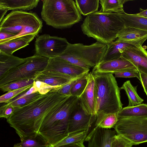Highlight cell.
Wrapping results in <instances>:
<instances>
[{"instance_id":"12","label":"cell","mask_w":147,"mask_h":147,"mask_svg":"<svg viewBox=\"0 0 147 147\" xmlns=\"http://www.w3.org/2000/svg\"><path fill=\"white\" fill-rule=\"evenodd\" d=\"M89 70L74 65L59 57H54L49 59L44 70L59 72L74 78L88 73Z\"/></svg>"},{"instance_id":"18","label":"cell","mask_w":147,"mask_h":147,"mask_svg":"<svg viewBox=\"0 0 147 147\" xmlns=\"http://www.w3.org/2000/svg\"><path fill=\"white\" fill-rule=\"evenodd\" d=\"M73 79L74 78L59 72L44 70L39 73L34 80V81H39L58 88L67 84Z\"/></svg>"},{"instance_id":"9","label":"cell","mask_w":147,"mask_h":147,"mask_svg":"<svg viewBox=\"0 0 147 147\" xmlns=\"http://www.w3.org/2000/svg\"><path fill=\"white\" fill-rule=\"evenodd\" d=\"M114 128L117 134L130 141L133 145L147 142V117L120 118Z\"/></svg>"},{"instance_id":"34","label":"cell","mask_w":147,"mask_h":147,"mask_svg":"<svg viewBox=\"0 0 147 147\" xmlns=\"http://www.w3.org/2000/svg\"><path fill=\"white\" fill-rule=\"evenodd\" d=\"M33 85H30L24 88L10 91L1 95L0 97V102L7 103L10 100L17 96L18 95L30 89Z\"/></svg>"},{"instance_id":"28","label":"cell","mask_w":147,"mask_h":147,"mask_svg":"<svg viewBox=\"0 0 147 147\" xmlns=\"http://www.w3.org/2000/svg\"><path fill=\"white\" fill-rule=\"evenodd\" d=\"M99 0H76L75 3L81 14L88 15L98 11Z\"/></svg>"},{"instance_id":"36","label":"cell","mask_w":147,"mask_h":147,"mask_svg":"<svg viewBox=\"0 0 147 147\" xmlns=\"http://www.w3.org/2000/svg\"><path fill=\"white\" fill-rule=\"evenodd\" d=\"M133 145L130 141L117 134L113 137L111 147H132Z\"/></svg>"},{"instance_id":"14","label":"cell","mask_w":147,"mask_h":147,"mask_svg":"<svg viewBox=\"0 0 147 147\" xmlns=\"http://www.w3.org/2000/svg\"><path fill=\"white\" fill-rule=\"evenodd\" d=\"M129 69H137L130 62L121 56L115 60L100 62L94 67L91 72L92 74H113L123 70Z\"/></svg>"},{"instance_id":"38","label":"cell","mask_w":147,"mask_h":147,"mask_svg":"<svg viewBox=\"0 0 147 147\" xmlns=\"http://www.w3.org/2000/svg\"><path fill=\"white\" fill-rule=\"evenodd\" d=\"M15 108L11 105L6 103L0 108V117L8 119L13 113Z\"/></svg>"},{"instance_id":"22","label":"cell","mask_w":147,"mask_h":147,"mask_svg":"<svg viewBox=\"0 0 147 147\" xmlns=\"http://www.w3.org/2000/svg\"><path fill=\"white\" fill-rule=\"evenodd\" d=\"M107 45V50L101 61H106L117 59L122 56V53L126 48L136 46L121 41L118 39Z\"/></svg>"},{"instance_id":"19","label":"cell","mask_w":147,"mask_h":147,"mask_svg":"<svg viewBox=\"0 0 147 147\" xmlns=\"http://www.w3.org/2000/svg\"><path fill=\"white\" fill-rule=\"evenodd\" d=\"M36 36L27 35L0 43V51L12 55L16 51L27 46Z\"/></svg>"},{"instance_id":"8","label":"cell","mask_w":147,"mask_h":147,"mask_svg":"<svg viewBox=\"0 0 147 147\" xmlns=\"http://www.w3.org/2000/svg\"><path fill=\"white\" fill-rule=\"evenodd\" d=\"M28 57L25 62L11 70L0 78V86L18 80H34L39 73L45 70L49 59L35 54Z\"/></svg>"},{"instance_id":"43","label":"cell","mask_w":147,"mask_h":147,"mask_svg":"<svg viewBox=\"0 0 147 147\" xmlns=\"http://www.w3.org/2000/svg\"><path fill=\"white\" fill-rule=\"evenodd\" d=\"M84 142L65 144L57 147H86L84 144Z\"/></svg>"},{"instance_id":"6","label":"cell","mask_w":147,"mask_h":147,"mask_svg":"<svg viewBox=\"0 0 147 147\" xmlns=\"http://www.w3.org/2000/svg\"><path fill=\"white\" fill-rule=\"evenodd\" d=\"M42 26V21L36 13L12 10L0 22V31L13 34L15 36L0 43L27 35L36 36L41 31Z\"/></svg>"},{"instance_id":"11","label":"cell","mask_w":147,"mask_h":147,"mask_svg":"<svg viewBox=\"0 0 147 147\" xmlns=\"http://www.w3.org/2000/svg\"><path fill=\"white\" fill-rule=\"evenodd\" d=\"M96 115L87 113L78 101L71 112L69 118L68 134L89 130L95 123Z\"/></svg>"},{"instance_id":"31","label":"cell","mask_w":147,"mask_h":147,"mask_svg":"<svg viewBox=\"0 0 147 147\" xmlns=\"http://www.w3.org/2000/svg\"><path fill=\"white\" fill-rule=\"evenodd\" d=\"M34 79L18 80L0 86V90L3 92H9L34 85Z\"/></svg>"},{"instance_id":"1","label":"cell","mask_w":147,"mask_h":147,"mask_svg":"<svg viewBox=\"0 0 147 147\" xmlns=\"http://www.w3.org/2000/svg\"><path fill=\"white\" fill-rule=\"evenodd\" d=\"M67 97L51 90L25 106L16 107L7 121L21 141L38 133L45 115Z\"/></svg>"},{"instance_id":"7","label":"cell","mask_w":147,"mask_h":147,"mask_svg":"<svg viewBox=\"0 0 147 147\" xmlns=\"http://www.w3.org/2000/svg\"><path fill=\"white\" fill-rule=\"evenodd\" d=\"M107 47V45L98 41L90 45L69 43L65 50L57 57L77 66L90 69L102 61Z\"/></svg>"},{"instance_id":"42","label":"cell","mask_w":147,"mask_h":147,"mask_svg":"<svg viewBox=\"0 0 147 147\" xmlns=\"http://www.w3.org/2000/svg\"><path fill=\"white\" fill-rule=\"evenodd\" d=\"M15 36V35L5 32L0 31V42Z\"/></svg>"},{"instance_id":"45","label":"cell","mask_w":147,"mask_h":147,"mask_svg":"<svg viewBox=\"0 0 147 147\" xmlns=\"http://www.w3.org/2000/svg\"><path fill=\"white\" fill-rule=\"evenodd\" d=\"M8 11L7 10L0 9V22L4 19V16Z\"/></svg>"},{"instance_id":"44","label":"cell","mask_w":147,"mask_h":147,"mask_svg":"<svg viewBox=\"0 0 147 147\" xmlns=\"http://www.w3.org/2000/svg\"><path fill=\"white\" fill-rule=\"evenodd\" d=\"M139 10L140 12L136 14V15L138 16L147 18V9H144L140 8Z\"/></svg>"},{"instance_id":"39","label":"cell","mask_w":147,"mask_h":147,"mask_svg":"<svg viewBox=\"0 0 147 147\" xmlns=\"http://www.w3.org/2000/svg\"><path fill=\"white\" fill-rule=\"evenodd\" d=\"M34 85L37 88L38 91L42 94L57 88L39 81H34Z\"/></svg>"},{"instance_id":"26","label":"cell","mask_w":147,"mask_h":147,"mask_svg":"<svg viewBox=\"0 0 147 147\" xmlns=\"http://www.w3.org/2000/svg\"><path fill=\"white\" fill-rule=\"evenodd\" d=\"M13 147H52L47 141L38 132L26 138Z\"/></svg>"},{"instance_id":"13","label":"cell","mask_w":147,"mask_h":147,"mask_svg":"<svg viewBox=\"0 0 147 147\" xmlns=\"http://www.w3.org/2000/svg\"><path fill=\"white\" fill-rule=\"evenodd\" d=\"M115 131L110 129L95 127L87 136L85 141L88 142V147H111Z\"/></svg>"},{"instance_id":"33","label":"cell","mask_w":147,"mask_h":147,"mask_svg":"<svg viewBox=\"0 0 147 147\" xmlns=\"http://www.w3.org/2000/svg\"><path fill=\"white\" fill-rule=\"evenodd\" d=\"M43 95L38 91L20 98L13 102L7 103L15 107H20L36 100Z\"/></svg>"},{"instance_id":"35","label":"cell","mask_w":147,"mask_h":147,"mask_svg":"<svg viewBox=\"0 0 147 147\" xmlns=\"http://www.w3.org/2000/svg\"><path fill=\"white\" fill-rule=\"evenodd\" d=\"M85 74L73 79L62 87L52 91L57 92L63 96L67 97L71 96L70 90L71 88L76 82Z\"/></svg>"},{"instance_id":"32","label":"cell","mask_w":147,"mask_h":147,"mask_svg":"<svg viewBox=\"0 0 147 147\" xmlns=\"http://www.w3.org/2000/svg\"><path fill=\"white\" fill-rule=\"evenodd\" d=\"M89 74H85L74 84L70 90L71 96L80 98L87 85Z\"/></svg>"},{"instance_id":"21","label":"cell","mask_w":147,"mask_h":147,"mask_svg":"<svg viewBox=\"0 0 147 147\" xmlns=\"http://www.w3.org/2000/svg\"><path fill=\"white\" fill-rule=\"evenodd\" d=\"M28 58H21L0 51V78L11 70L25 62Z\"/></svg>"},{"instance_id":"27","label":"cell","mask_w":147,"mask_h":147,"mask_svg":"<svg viewBox=\"0 0 147 147\" xmlns=\"http://www.w3.org/2000/svg\"><path fill=\"white\" fill-rule=\"evenodd\" d=\"M137 86L132 85L130 80L124 82L121 89L124 90L128 98L129 104L127 106L133 107L138 105L143 102L144 100L140 98L137 92Z\"/></svg>"},{"instance_id":"25","label":"cell","mask_w":147,"mask_h":147,"mask_svg":"<svg viewBox=\"0 0 147 147\" xmlns=\"http://www.w3.org/2000/svg\"><path fill=\"white\" fill-rule=\"evenodd\" d=\"M117 114L97 112L95 127L110 129L114 128L118 120Z\"/></svg>"},{"instance_id":"29","label":"cell","mask_w":147,"mask_h":147,"mask_svg":"<svg viewBox=\"0 0 147 147\" xmlns=\"http://www.w3.org/2000/svg\"><path fill=\"white\" fill-rule=\"evenodd\" d=\"M127 0H100L101 9L103 11L120 13L124 11L123 5Z\"/></svg>"},{"instance_id":"3","label":"cell","mask_w":147,"mask_h":147,"mask_svg":"<svg viewBox=\"0 0 147 147\" xmlns=\"http://www.w3.org/2000/svg\"><path fill=\"white\" fill-rule=\"evenodd\" d=\"M81 27L84 34L107 45L117 38L125 25L120 13L101 9L87 16Z\"/></svg>"},{"instance_id":"10","label":"cell","mask_w":147,"mask_h":147,"mask_svg":"<svg viewBox=\"0 0 147 147\" xmlns=\"http://www.w3.org/2000/svg\"><path fill=\"white\" fill-rule=\"evenodd\" d=\"M69 43L65 38L43 34L36 38L35 54L49 59L57 57L65 50Z\"/></svg>"},{"instance_id":"20","label":"cell","mask_w":147,"mask_h":147,"mask_svg":"<svg viewBox=\"0 0 147 147\" xmlns=\"http://www.w3.org/2000/svg\"><path fill=\"white\" fill-rule=\"evenodd\" d=\"M39 0H0V9L27 11L36 7Z\"/></svg>"},{"instance_id":"30","label":"cell","mask_w":147,"mask_h":147,"mask_svg":"<svg viewBox=\"0 0 147 147\" xmlns=\"http://www.w3.org/2000/svg\"><path fill=\"white\" fill-rule=\"evenodd\" d=\"M89 130H84L69 134L68 135L54 147L72 143L84 142L86 138Z\"/></svg>"},{"instance_id":"40","label":"cell","mask_w":147,"mask_h":147,"mask_svg":"<svg viewBox=\"0 0 147 147\" xmlns=\"http://www.w3.org/2000/svg\"><path fill=\"white\" fill-rule=\"evenodd\" d=\"M37 91H38V90L37 88L34 85H33V86L30 89L23 92L17 96L10 100L7 103L13 102L20 98H22Z\"/></svg>"},{"instance_id":"23","label":"cell","mask_w":147,"mask_h":147,"mask_svg":"<svg viewBox=\"0 0 147 147\" xmlns=\"http://www.w3.org/2000/svg\"><path fill=\"white\" fill-rule=\"evenodd\" d=\"M125 27H130L147 31V18L136 14H128L124 11L120 13Z\"/></svg>"},{"instance_id":"41","label":"cell","mask_w":147,"mask_h":147,"mask_svg":"<svg viewBox=\"0 0 147 147\" xmlns=\"http://www.w3.org/2000/svg\"><path fill=\"white\" fill-rule=\"evenodd\" d=\"M139 73L140 80L147 96V75L141 72H139Z\"/></svg>"},{"instance_id":"15","label":"cell","mask_w":147,"mask_h":147,"mask_svg":"<svg viewBox=\"0 0 147 147\" xmlns=\"http://www.w3.org/2000/svg\"><path fill=\"white\" fill-rule=\"evenodd\" d=\"M122 56L130 62L139 72L147 75V51L142 47L127 48L122 53Z\"/></svg>"},{"instance_id":"16","label":"cell","mask_w":147,"mask_h":147,"mask_svg":"<svg viewBox=\"0 0 147 147\" xmlns=\"http://www.w3.org/2000/svg\"><path fill=\"white\" fill-rule=\"evenodd\" d=\"M117 38L137 47H142L143 43L147 39V31L125 27L118 34Z\"/></svg>"},{"instance_id":"24","label":"cell","mask_w":147,"mask_h":147,"mask_svg":"<svg viewBox=\"0 0 147 147\" xmlns=\"http://www.w3.org/2000/svg\"><path fill=\"white\" fill-rule=\"evenodd\" d=\"M118 119L130 117H147V104H141L133 107L122 108L117 114Z\"/></svg>"},{"instance_id":"2","label":"cell","mask_w":147,"mask_h":147,"mask_svg":"<svg viewBox=\"0 0 147 147\" xmlns=\"http://www.w3.org/2000/svg\"><path fill=\"white\" fill-rule=\"evenodd\" d=\"M78 100L77 97H68L43 117L38 132L52 147L68 135L69 117Z\"/></svg>"},{"instance_id":"17","label":"cell","mask_w":147,"mask_h":147,"mask_svg":"<svg viewBox=\"0 0 147 147\" xmlns=\"http://www.w3.org/2000/svg\"><path fill=\"white\" fill-rule=\"evenodd\" d=\"M94 81L91 72L89 73L87 85L79 98V102L87 113L96 115L94 95Z\"/></svg>"},{"instance_id":"5","label":"cell","mask_w":147,"mask_h":147,"mask_svg":"<svg viewBox=\"0 0 147 147\" xmlns=\"http://www.w3.org/2000/svg\"><path fill=\"white\" fill-rule=\"evenodd\" d=\"M41 12L46 24L57 29L71 27L82 17L73 0H44Z\"/></svg>"},{"instance_id":"4","label":"cell","mask_w":147,"mask_h":147,"mask_svg":"<svg viewBox=\"0 0 147 147\" xmlns=\"http://www.w3.org/2000/svg\"><path fill=\"white\" fill-rule=\"evenodd\" d=\"M92 74L94 81L96 114L99 111L117 113L123 108V104L121 100V89L115 77L111 73Z\"/></svg>"},{"instance_id":"37","label":"cell","mask_w":147,"mask_h":147,"mask_svg":"<svg viewBox=\"0 0 147 147\" xmlns=\"http://www.w3.org/2000/svg\"><path fill=\"white\" fill-rule=\"evenodd\" d=\"M114 74L115 75V77L116 78L136 77L140 80L139 73L136 69H125L115 72Z\"/></svg>"}]
</instances>
